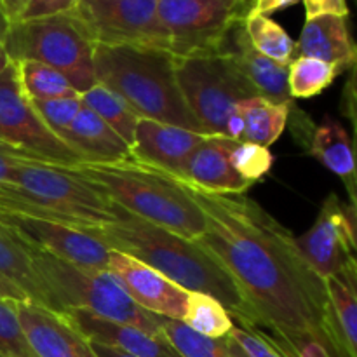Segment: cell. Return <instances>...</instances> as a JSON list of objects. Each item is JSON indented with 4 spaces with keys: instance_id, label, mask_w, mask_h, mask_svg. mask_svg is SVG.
Masks as SVG:
<instances>
[{
    "instance_id": "74e56055",
    "label": "cell",
    "mask_w": 357,
    "mask_h": 357,
    "mask_svg": "<svg viewBox=\"0 0 357 357\" xmlns=\"http://www.w3.org/2000/svg\"><path fill=\"white\" fill-rule=\"evenodd\" d=\"M305 6L307 20L324 14H333V16H349L347 0H303Z\"/></svg>"
},
{
    "instance_id": "60d3db41",
    "label": "cell",
    "mask_w": 357,
    "mask_h": 357,
    "mask_svg": "<svg viewBox=\"0 0 357 357\" xmlns=\"http://www.w3.org/2000/svg\"><path fill=\"white\" fill-rule=\"evenodd\" d=\"M3 9H6L7 16H9L10 23H17L23 16V10L26 7V0H2Z\"/></svg>"
},
{
    "instance_id": "d6a6232c",
    "label": "cell",
    "mask_w": 357,
    "mask_h": 357,
    "mask_svg": "<svg viewBox=\"0 0 357 357\" xmlns=\"http://www.w3.org/2000/svg\"><path fill=\"white\" fill-rule=\"evenodd\" d=\"M230 162L246 183L253 185L271 171V167L274 166V155L265 146L244 142L234 146L230 152Z\"/></svg>"
},
{
    "instance_id": "c3c4849f",
    "label": "cell",
    "mask_w": 357,
    "mask_h": 357,
    "mask_svg": "<svg viewBox=\"0 0 357 357\" xmlns=\"http://www.w3.org/2000/svg\"><path fill=\"white\" fill-rule=\"evenodd\" d=\"M0 357H3V356H2V354H0Z\"/></svg>"
},
{
    "instance_id": "484cf974",
    "label": "cell",
    "mask_w": 357,
    "mask_h": 357,
    "mask_svg": "<svg viewBox=\"0 0 357 357\" xmlns=\"http://www.w3.org/2000/svg\"><path fill=\"white\" fill-rule=\"evenodd\" d=\"M243 24L251 45L260 54L282 66H288L293 61L295 40L281 24L258 13H248Z\"/></svg>"
},
{
    "instance_id": "7bdbcfd3",
    "label": "cell",
    "mask_w": 357,
    "mask_h": 357,
    "mask_svg": "<svg viewBox=\"0 0 357 357\" xmlns=\"http://www.w3.org/2000/svg\"><path fill=\"white\" fill-rule=\"evenodd\" d=\"M10 20L9 16H7L6 9H3V3L2 0H0V44H3V40H6L7 33H9L10 30Z\"/></svg>"
},
{
    "instance_id": "f6af8a7d",
    "label": "cell",
    "mask_w": 357,
    "mask_h": 357,
    "mask_svg": "<svg viewBox=\"0 0 357 357\" xmlns=\"http://www.w3.org/2000/svg\"><path fill=\"white\" fill-rule=\"evenodd\" d=\"M9 63H10L9 54H7V51H6V47H3V44H0V75H2L3 70H6L7 66H9Z\"/></svg>"
},
{
    "instance_id": "f1b7e54d",
    "label": "cell",
    "mask_w": 357,
    "mask_h": 357,
    "mask_svg": "<svg viewBox=\"0 0 357 357\" xmlns=\"http://www.w3.org/2000/svg\"><path fill=\"white\" fill-rule=\"evenodd\" d=\"M17 68H20L21 86L30 101L80 96L63 73L44 63L24 59L17 61Z\"/></svg>"
},
{
    "instance_id": "30bf717a",
    "label": "cell",
    "mask_w": 357,
    "mask_h": 357,
    "mask_svg": "<svg viewBox=\"0 0 357 357\" xmlns=\"http://www.w3.org/2000/svg\"><path fill=\"white\" fill-rule=\"evenodd\" d=\"M159 0H79L75 17L94 44L166 49Z\"/></svg>"
},
{
    "instance_id": "ee69618b",
    "label": "cell",
    "mask_w": 357,
    "mask_h": 357,
    "mask_svg": "<svg viewBox=\"0 0 357 357\" xmlns=\"http://www.w3.org/2000/svg\"><path fill=\"white\" fill-rule=\"evenodd\" d=\"M225 342H227V347H229L230 356H232V357H248V356L243 352V349H241L239 345H237L236 342L232 340V338L225 337Z\"/></svg>"
},
{
    "instance_id": "277c9868",
    "label": "cell",
    "mask_w": 357,
    "mask_h": 357,
    "mask_svg": "<svg viewBox=\"0 0 357 357\" xmlns=\"http://www.w3.org/2000/svg\"><path fill=\"white\" fill-rule=\"evenodd\" d=\"M93 65L98 82L121 96L136 117L206 135L181 96L169 51L94 44Z\"/></svg>"
},
{
    "instance_id": "bcb514c9",
    "label": "cell",
    "mask_w": 357,
    "mask_h": 357,
    "mask_svg": "<svg viewBox=\"0 0 357 357\" xmlns=\"http://www.w3.org/2000/svg\"><path fill=\"white\" fill-rule=\"evenodd\" d=\"M250 3H251V0H236L237 9L241 10V14H243V16H246L248 10H250Z\"/></svg>"
},
{
    "instance_id": "d590c367",
    "label": "cell",
    "mask_w": 357,
    "mask_h": 357,
    "mask_svg": "<svg viewBox=\"0 0 357 357\" xmlns=\"http://www.w3.org/2000/svg\"><path fill=\"white\" fill-rule=\"evenodd\" d=\"M79 0H26V7L20 21L40 20V17L59 16L75 13Z\"/></svg>"
},
{
    "instance_id": "8fae6325",
    "label": "cell",
    "mask_w": 357,
    "mask_h": 357,
    "mask_svg": "<svg viewBox=\"0 0 357 357\" xmlns=\"http://www.w3.org/2000/svg\"><path fill=\"white\" fill-rule=\"evenodd\" d=\"M0 142L61 166L72 167L84 162L35 114L21 86L16 61H10L0 75Z\"/></svg>"
},
{
    "instance_id": "4dcf8cb0",
    "label": "cell",
    "mask_w": 357,
    "mask_h": 357,
    "mask_svg": "<svg viewBox=\"0 0 357 357\" xmlns=\"http://www.w3.org/2000/svg\"><path fill=\"white\" fill-rule=\"evenodd\" d=\"M162 335L181 357H232L225 338H206L185 326L181 321L164 317Z\"/></svg>"
},
{
    "instance_id": "ac0fdd59",
    "label": "cell",
    "mask_w": 357,
    "mask_h": 357,
    "mask_svg": "<svg viewBox=\"0 0 357 357\" xmlns=\"http://www.w3.org/2000/svg\"><path fill=\"white\" fill-rule=\"evenodd\" d=\"M63 316L93 344L107 345L132 357H181L164 335H150L80 309H70Z\"/></svg>"
},
{
    "instance_id": "d6986e66",
    "label": "cell",
    "mask_w": 357,
    "mask_h": 357,
    "mask_svg": "<svg viewBox=\"0 0 357 357\" xmlns=\"http://www.w3.org/2000/svg\"><path fill=\"white\" fill-rule=\"evenodd\" d=\"M222 52L236 61L241 72L253 84L261 98L278 105H293L288 89V66L265 58L251 45L243 20L236 21L223 40Z\"/></svg>"
},
{
    "instance_id": "b9f144b4",
    "label": "cell",
    "mask_w": 357,
    "mask_h": 357,
    "mask_svg": "<svg viewBox=\"0 0 357 357\" xmlns=\"http://www.w3.org/2000/svg\"><path fill=\"white\" fill-rule=\"evenodd\" d=\"M91 345H93V351L96 352V356H98V357H132V356L126 354V352L117 351V349L107 347V345L93 344V342H91Z\"/></svg>"
},
{
    "instance_id": "2e32d148",
    "label": "cell",
    "mask_w": 357,
    "mask_h": 357,
    "mask_svg": "<svg viewBox=\"0 0 357 357\" xmlns=\"http://www.w3.org/2000/svg\"><path fill=\"white\" fill-rule=\"evenodd\" d=\"M17 317L37 357H98L91 342L63 314L33 302H16Z\"/></svg>"
},
{
    "instance_id": "5b68a950",
    "label": "cell",
    "mask_w": 357,
    "mask_h": 357,
    "mask_svg": "<svg viewBox=\"0 0 357 357\" xmlns=\"http://www.w3.org/2000/svg\"><path fill=\"white\" fill-rule=\"evenodd\" d=\"M73 169L96 185L114 204L152 225L190 241L204 234V215L181 180L135 159L80 162Z\"/></svg>"
},
{
    "instance_id": "e575fe53",
    "label": "cell",
    "mask_w": 357,
    "mask_h": 357,
    "mask_svg": "<svg viewBox=\"0 0 357 357\" xmlns=\"http://www.w3.org/2000/svg\"><path fill=\"white\" fill-rule=\"evenodd\" d=\"M227 337L232 338L248 357H284L278 349H274L265 340V337L260 333L258 328L234 324V328Z\"/></svg>"
},
{
    "instance_id": "836d02e7",
    "label": "cell",
    "mask_w": 357,
    "mask_h": 357,
    "mask_svg": "<svg viewBox=\"0 0 357 357\" xmlns=\"http://www.w3.org/2000/svg\"><path fill=\"white\" fill-rule=\"evenodd\" d=\"M82 98H56V100H40L31 101L35 114L40 117L45 128L52 132L58 139L63 138L72 122L75 121L77 114L82 108Z\"/></svg>"
},
{
    "instance_id": "7402d4cb",
    "label": "cell",
    "mask_w": 357,
    "mask_h": 357,
    "mask_svg": "<svg viewBox=\"0 0 357 357\" xmlns=\"http://www.w3.org/2000/svg\"><path fill=\"white\" fill-rule=\"evenodd\" d=\"M0 274L14 282L30 302L51 309L40 278L35 271L31 248L24 244L2 218H0Z\"/></svg>"
},
{
    "instance_id": "f546056e",
    "label": "cell",
    "mask_w": 357,
    "mask_h": 357,
    "mask_svg": "<svg viewBox=\"0 0 357 357\" xmlns=\"http://www.w3.org/2000/svg\"><path fill=\"white\" fill-rule=\"evenodd\" d=\"M340 75L337 66L321 59L298 56L288 65L289 96L295 100H309L323 93Z\"/></svg>"
},
{
    "instance_id": "7c38bea8",
    "label": "cell",
    "mask_w": 357,
    "mask_h": 357,
    "mask_svg": "<svg viewBox=\"0 0 357 357\" xmlns=\"http://www.w3.org/2000/svg\"><path fill=\"white\" fill-rule=\"evenodd\" d=\"M300 253L319 278L326 279L356 261V206L335 192L324 199L314 225L295 237Z\"/></svg>"
},
{
    "instance_id": "8d00e7d4",
    "label": "cell",
    "mask_w": 357,
    "mask_h": 357,
    "mask_svg": "<svg viewBox=\"0 0 357 357\" xmlns=\"http://www.w3.org/2000/svg\"><path fill=\"white\" fill-rule=\"evenodd\" d=\"M28 160H45V159L44 157L35 155V153L26 152V150L16 149V146H10L7 145V143L0 142V183L9 180L13 171L16 169L20 164L28 162ZM45 162H49V160H45Z\"/></svg>"
},
{
    "instance_id": "4316f807",
    "label": "cell",
    "mask_w": 357,
    "mask_h": 357,
    "mask_svg": "<svg viewBox=\"0 0 357 357\" xmlns=\"http://www.w3.org/2000/svg\"><path fill=\"white\" fill-rule=\"evenodd\" d=\"M181 323L195 333L215 340L225 338L236 324L218 300L197 291H187V305Z\"/></svg>"
},
{
    "instance_id": "9a60e30c",
    "label": "cell",
    "mask_w": 357,
    "mask_h": 357,
    "mask_svg": "<svg viewBox=\"0 0 357 357\" xmlns=\"http://www.w3.org/2000/svg\"><path fill=\"white\" fill-rule=\"evenodd\" d=\"M206 136L152 119H138L131 143V159L183 180L188 157Z\"/></svg>"
},
{
    "instance_id": "ab89813d",
    "label": "cell",
    "mask_w": 357,
    "mask_h": 357,
    "mask_svg": "<svg viewBox=\"0 0 357 357\" xmlns=\"http://www.w3.org/2000/svg\"><path fill=\"white\" fill-rule=\"evenodd\" d=\"M0 300H14V302H26V295L17 288L14 282L0 274ZM30 302V300H28Z\"/></svg>"
},
{
    "instance_id": "6da1fadb",
    "label": "cell",
    "mask_w": 357,
    "mask_h": 357,
    "mask_svg": "<svg viewBox=\"0 0 357 357\" xmlns=\"http://www.w3.org/2000/svg\"><path fill=\"white\" fill-rule=\"evenodd\" d=\"M206 220L195 243L230 274L258 330L278 342L310 338L333 357H349L338 337L324 279L295 236L246 195H220L183 181Z\"/></svg>"
},
{
    "instance_id": "8992f818",
    "label": "cell",
    "mask_w": 357,
    "mask_h": 357,
    "mask_svg": "<svg viewBox=\"0 0 357 357\" xmlns=\"http://www.w3.org/2000/svg\"><path fill=\"white\" fill-rule=\"evenodd\" d=\"M31 258L54 312L65 314L70 309H80L150 335H162L164 317L132 302L108 271L77 267L35 250H31Z\"/></svg>"
},
{
    "instance_id": "9c48e42d",
    "label": "cell",
    "mask_w": 357,
    "mask_h": 357,
    "mask_svg": "<svg viewBox=\"0 0 357 357\" xmlns=\"http://www.w3.org/2000/svg\"><path fill=\"white\" fill-rule=\"evenodd\" d=\"M157 13L176 58L220 52L232 24L244 20L230 0H159Z\"/></svg>"
},
{
    "instance_id": "3957f363",
    "label": "cell",
    "mask_w": 357,
    "mask_h": 357,
    "mask_svg": "<svg viewBox=\"0 0 357 357\" xmlns=\"http://www.w3.org/2000/svg\"><path fill=\"white\" fill-rule=\"evenodd\" d=\"M0 213L33 216L77 229H105L117 222V204L75 169L45 160L20 164L0 183Z\"/></svg>"
},
{
    "instance_id": "4fadbf2b",
    "label": "cell",
    "mask_w": 357,
    "mask_h": 357,
    "mask_svg": "<svg viewBox=\"0 0 357 357\" xmlns=\"http://www.w3.org/2000/svg\"><path fill=\"white\" fill-rule=\"evenodd\" d=\"M0 218L31 250L52 255L82 268H108L112 248L96 232L16 213H0Z\"/></svg>"
},
{
    "instance_id": "7dc6e473",
    "label": "cell",
    "mask_w": 357,
    "mask_h": 357,
    "mask_svg": "<svg viewBox=\"0 0 357 357\" xmlns=\"http://www.w3.org/2000/svg\"><path fill=\"white\" fill-rule=\"evenodd\" d=\"M230 2H234V3H236V0H230Z\"/></svg>"
},
{
    "instance_id": "f35d334b",
    "label": "cell",
    "mask_w": 357,
    "mask_h": 357,
    "mask_svg": "<svg viewBox=\"0 0 357 357\" xmlns=\"http://www.w3.org/2000/svg\"><path fill=\"white\" fill-rule=\"evenodd\" d=\"M298 2L300 0H251L248 13H258L268 16V14H274L278 10L288 9V7L295 6Z\"/></svg>"
},
{
    "instance_id": "ba28073f",
    "label": "cell",
    "mask_w": 357,
    "mask_h": 357,
    "mask_svg": "<svg viewBox=\"0 0 357 357\" xmlns=\"http://www.w3.org/2000/svg\"><path fill=\"white\" fill-rule=\"evenodd\" d=\"M174 73L188 110L206 135L225 136L237 103L260 96L239 66L225 52L174 56Z\"/></svg>"
},
{
    "instance_id": "cb8c5ba5",
    "label": "cell",
    "mask_w": 357,
    "mask_h": 357,
    "mask_svg": "<svg viewBox=\"0 0 357 357\" xmlns=\"http://www.w3.org/2000/svg\"><path fill=\"white\" fill-rule=\"evenodd\" d=\"M338 337L349 357H357V265L324 279Z\"/></svg>"
},
{
    "instance_id": "e0dca14e",
    "label": "cell",
    "mask_w": 357,
    "mask_h": 357,
    "mask_svg": "<svg viewBox=\"0 0 357 357\" xmlns=\"http://www.w3.org/2000/svg\"><path fill=\"white\" fill-rule=\"evenodd\" d=\"M239 142L222 135H208L188 157L183 180L199 190L220 195H243L251 187L230 162V152Z\"/></svg>"
},
{
    "instance_id": "ffe728a7",
    "label": "cell",
    "mask_w": 357,
    "mask_h": 357,
    "mask_svg": "<svg viewBox=\"0 0 357 357\" xmlns=\"http://www.w3.org/2000/svg\"><path fill=\"white\" fill-rule=\"evenodd\" d=\"M295 52L330 63L337 66L340 73L354 68L357 51L347 17L333 14L309 17L303 24L298 42H295Z\"/></svg>"
},
{
    "instance_id": "603a6c76",
    "label": "cell",
    "mask_w": 357,
    "mask_h": 357,
    "mask_svg": "<svg viewBox=\"0 0 357 357\" xmlns=\"http://www.w3.org/2000/svg\"><path fill=\"white\" fill-rule=\"evenodd\" d=\"M310 153L331 173L344 180L351 204L356 206V160L351 138L344 126L335 119H326L319 128L314 129Z\"/></svg>"
},
{
    "instance_id": "7a4b0ae2",
    "label": "cell",
    "mask_w": 357,
    "mask_h": 357,
    "mask_svg": "<svg viewBox=\"0 0 357 357\" xmlns=\"http://www.w3.org/2000/svg\"><path fill=\"white\" fill-rule=\"evenodd\" d=\"M96 234L112 250L155 268L185 291L206 293L216 298L241 326H257L229 272L195 241L152 225L121 206H117V222Z\"/></svg>"
},
{
    "instance_id": "44dd1931",
    "label": "cell",
    "mask_w": 357,
    "mask_h": 357,
    "mask_svg": "<svg viewBox=\"0 0 357 357\" xmlns=\"http://www.w3.org/2000/svg\"><path fill=\"white\" fill-rule=\"evenodd\" d=\"M61 142L82 157L84 162H117L131 159L128 143L86 105H82Z\"/></svg>"
},
{
    "instance_id": "5bb4252c",
    "label": "cell",
    "mask_w": 357,
    "mask_h": 357,
    "mask_svg": "<svg viewBox=\"0 0 357 357\" xmlns=\"http://www.w3.org/2000/svg\"><path fill=\"white\" fill-rule=\"evenodd\" d=\"M107 271L142 309L166 319H183L187 291L164 278L155 268L122 251L112 250Z\"/></svg>"
},
{
    "instance_id": "1f68e13d",
    "label": "cell",
    "mask_w": 357,
    "mask_h": 357,
    "mask_svg": "<svg viewBox=\"0 0 357 357\" xmlns=\"http://www.w3.org/2000/svg\"><path fill=\"white\" fill-rule=\"evenodd\" d=\"M0 354L3 357H37L21 328L14 300H0Z\"/></svg>"
},
{
    "instance_id": "52a82bcc",
    "label": "cell",
    "mask_w": 357,
    "mask_h": 357,
    "mask_svg": "<svg viewBox=\"0 0 357 357\" xmlns=\"http://www.w3.org/2000/svg\"><path fill=\"white\" fill-rule=\"evenodd\" d=\"M10 61L44 63L68 79L79 94L98 84L93 65L94 42L75 14L17 21L3 40Z\"/></svg>"
},
{
    "instance_id": "83f0119b",
    "label": "cell",
    "mask_w": 357,
    "mask_h": 357,
    "mask_svg": "<svg viewBox=\"0 0 357 357\" xmlns=\"http://www.w3.org/2000/svg\"><path fill=\"white\" fill-rule=\"evenodd\" d=\"M80 98H82L84 105L89 107L101 121L107 122L131 149L136 122L139 117H136L135 112L126 105V101L121 96H117L114 91L101 86L100 82L80 94Z\"/></svg>"
},
{
    "instance_id": "d4e9b609",
    "label": "cell",
    "mask_w": 357,
    "mask_h": 357,
    "mask_svg": "<svg viewBox=\"0 0 357 357\" xmlns=\"http://www.w3.org/2000/svg\"><path fill=\"white\" fill-rule=\"evenodd\" d=\"M291 105H278L261 96L250 98L239 103L244 122L243 143H255L268 149L279 139L289 121Z\"/></svg>"
}]
</instances>
